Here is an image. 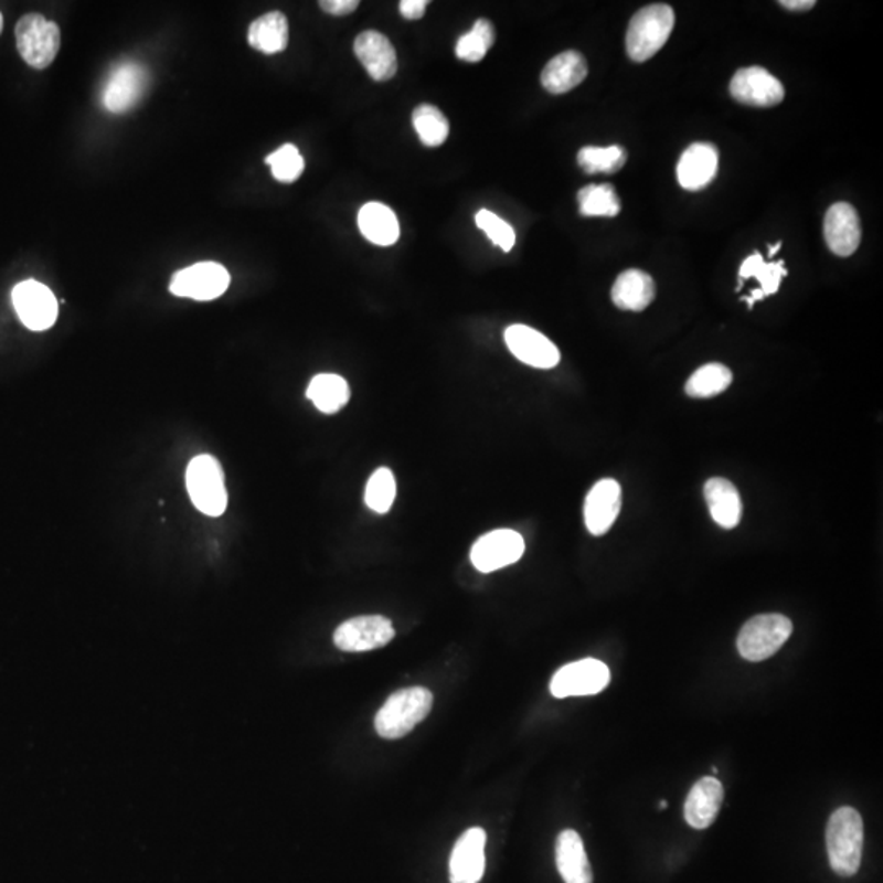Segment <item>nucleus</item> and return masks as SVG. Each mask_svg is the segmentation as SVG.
Listing matches in <instances>:
<instances>
[{"instance_id": "nucleus-10", "label": "nucleus", "mask_w": 883, "mask_h": 883, "mask_svg": "<svg viewBox=\"0 0 883 883\" xmlns=\"http://www.w3.org/2000/svg\"><path fill=\"white\" fill-rule=\"evenodd\" d=\"M395 638L392 620L382 616L351 618L334 631V645L348 653L379 650Z\"/></svg>"}, {"instance_id": "nucleus-18", "label": "nucleus", "mask_w": 883, "mask_h": 883, "mask_svg": "<svg viewBox=\"0 0 883 883\" xmlns=\"http://www.w3.org/2000/svg\"><path fill=\"white\" fill-rule=\"evenodd\" d=\"M825 240L831 253L849 257L861 244V221L854 206L849 203H834L825 216Z\"/></svg>"}, {"instance_id": "nucleus-8", "label": "nucleus", "mask_w": 883, "mask_h": 883, "mask_svg": "<svg viewBox=\"0 0 883 883\" xmlns=\"http://www.w3.org/2000/svg\"><path fill=\"white\" fill-rule=\"evenodd\" d=\"M525 552L524 536L511 529H498L485 533L475 542L470 558L481 573L498 572L514 565Z\"/></svg>"}, {"instance_id": "nucleus-42", "label": "nucleus", "mask_w": 883, "mask_h": 883, "mask_svg": "<svg viewBox=\"0 0 883 883\" xmlns=\"http://www.w3.org/2000/svg\"><path fill=\"white\" fill-rule=\"evenodd\" d=\"M2 26H3V19H2V13H0V32H2Z\"/></svg>"}, {"instance_id": "nucleus-27", "label": "nucleus", "mask_w": 883, "mask_h": 883, "mask_svg": "<svg viewBox=\"0 0 883 883\" xmlns=\"http://www.w3.org/2000/svg\"><path fill=\"white\" fill-rule=\"evenodd\" d=\"M247 42L265 54L280 53L288 44V20L281 12H268L251 23Z\"/></svg>"}, {"instance_id": "nucleus-7", "label": "nucleus", "mask_w": 883, "mask_h": 883, "mask_svg": "<svg viewBox=\"0 0 883 883\" xmlns=\"http://www.w3.org/2000/svg\"><path fill=\"white\" fill-rule=\"evenodd\" d=\"M610 671L603 661L581 660L563 666L550 682V692L556 699L596 695L609 685Z\"/></svg>"}, {"instance_id": "nucleus-29", "label": "nucleus", "mask_w": 883, "mask_h": 883, "mask_svg": "<svg viewBox=\"0 0 883 883\" xmlns=\"http://www.w3.org/2000/svg\"><path fill=\"white\" fill-rule=\"evenodd\" d=\"M579 213L583 216H607L613 219L620 213V200L610 183L587 185L577 193Z\"/></svg>"}, {"instance_id": "nucleus-41", "label": "nucleus", "mask_w": 883, "mask_h": 883, "mask_svg": "<svg viewBox=\"0 0 883 883\" xmlns=\"http://www.w3.org/2000/svg\"><path fill=\"white\" fill-rule=\"evenodd\" d=\"M666 807H668V801L661 800L660 801V808H666Z\"/></svg>"}, {"instance_id": "nucleus-15", "label": "nucleus", "mask_w": 883, "mask_h": 883, "mask_svg": "<svg viewBox=\"0 0 883 883\" xmlns=\"http://www.w3.org/2000/svg\"><path fill=\"white\" fill-rule=\"evenodd\" d=\"M357 60L376 83L393 79L397 71L395 46L383 33L369 30L362 32L353 43Z\"/></svg>"}, {"instance_id": "nucleus-22", "label": "nucleus", "mask_w": 883, "mask_h": 883, "mask_svg": "<svg viewBox=\"0 0 883 883\" xmlns=\"http://www.w3.org/2000/svg\"><path fill=\"white\" fill-rule=\"evenodd\" d=\"M657 287L647 272L628 268L618 275L613 287V301L625 311H643L653 304Z\"/></svg>"}, {"instance_id": "nucleus-16", "label": "nucleus", "mask_w": 883, "mask_h": 883, "mask_svg": "<svg viewBox=\"0 0 883 883\" xmlns=\"http://www.w3.org/2000/svg\"><path fill=\"white\" fill-rule=\"evenodd\" d=\"M621 508V488L616 480H600L593 486L584 502V522L593 535L609 532Z\"/></svg>"}, {"instance_id": "nucleus-23", "label": "nucleus", "mask_w": 883, "mask_h": 883, "mask_svg": "<svg viewBox=\"0 0 883 883\" xmlns=\"http://www.w3.org/2000/svg\"><path fill=\"white\" fill-rule=\"evenodd\" d=\"M587 76V64L577 51H565L550 60L542 71V86L550 94H566L579 86Z\"/></svg>"}, {"instance_id": "nucleus-3", "label": "nucleus", "mask_w": 883, "mask_h": 883, "mask_svg": "<svg viewBox=\"0 0 883 883\" xmlns=\"http://www.w3.org/2000/svg\"><path fill=\"white\" fill-rule=\"evenodd\" d=\"M674 29V10L653 3L635 13L627 30V54L635 63H645L664 46Z\"/></svg>"}, {"instance_id": "nucleus-21", "label": "nucleus", "mask_w": 883, "mask_h": 883, "mask_svg": "<svg viewBox=\"0 0 883 883\" xmlns=\"http://www.w3.org/2000/svg\"><path fill=\"white\" fill-rule=\"evenodd\" d=\"M704 492L713 521L722 529H735L743 514L742 498L736 486L725 478H710Z\"/></svg>"}, {"instance_id": "nucleus-11", "label": "nucleus", "mask_w": 883, "mask_h": 883, "mask_svg": "<svg viewBox=\"0 0 883 883\" xmlns=\"http://www.w3.org/2000/svg\"><path fill=\"white\" fill-rule=\"evenodd\" d=\"M149 76L145 66L135 61H125L111 71L102 91V104L111 114L131 110L148 87Z\"/></svg>"}, {"instance_id": "nucleus-34", "label": "nucleus", "mask_w": 883, "mask_h": 883, "mask_svg": "<svg viewBox=\"0 0 883 883\" xmlns=\"http://www.w3.org/2000/svg\"><path fill=\"white\" fill-rule=\"evenodd\" d=\"M396 498L395 475L390 468H379L365 488V504L376 514H386Z\"/></svg>"}, {"instance_id": "nucleus-26", "label": "nucleus", "mask_w": 883, "mask_h": 883, "mask_svg": "<svg viewBox=\"0 0 883 883\" xmlns=\"http://www.w3.org/2000/svg\"><path fill=\"white\" fill-rule=\"evenodd\" d=\"M307 396L316 409L325 414H336L351 400V386L336 373H319L309 382Z\"/></svg>"}, {"instance_id": "nucleus-14", "label": "nucleus", "mask_w": 883, "mask_h": 883, "mask_svg": "<svg viewBox=\"0 0 883 883\" xmlns=\"http://www.w3.org/2000/svg\"><path fill=\"white\" fill-rule=\"evenodd\" d=\"M504 341L515 359L533 369L549 370L560 363V351L542 332L524 325H512L506 329Z\"/></svg>"}, {"instance_id": "nucleus-30", "label": "nucleus", "mask_w": 883, "mask_h": 883, "mask_svg": "<svg viewBox=\"0 0 883 883\" xmlns=\"http://www.w3.org/2000/svg\"><path fill=\"white\" fill-rule=\"evenodd\" d=\"M414 130L427 148H439L448 138V120L439 108L423 104L413 111Z\"/></svg>"}, {"instance_id": "nucleus-6", "label": "nucleus", "mask_w": 883, "mask_h": 883, "mask_svg": "<svg viewBox=\"0 0 883 883\" xmlns=\"http://www.w3.org/2000/svg\"><path fill=\"white\" fill-rule=\"evenodd\" d=\"M15 40L20 56L35 70H46L60 53V26L39 13H29L19 20Z\"/></svg>"}, {"instance_id": "nucleus-17", "label": "nucleus", "mask_w": 883, "mask_h": 883, "mask_svg": "<svg viewBox=\"0 0 883 883\" xmlns=\"http://www.w3.org/2000/svg\"><path fill=\"white\" fill-rule=\"evenodd\" d=\"M486 833L470 828L454 845L450 855V883H478L485 874Z\"/></svg>"}, {"instance_id": "nucleus-35", "label": "nucleus", "mask_w": 883, "mask_h": 883, "mask_svg": "<svg viewBox=\"0 0 883 883\" xmlns=\"http://www.w3.org/2000/svg\"><path fill=\"white\" fill-rule=\"evenodd\" d=\"M265 162L270 166L272 175L278 182L291 183L305 171V159L301 158L297 146L284 145L277 151L272 152L265 158Z\"/></svg>"}, {"instance_id": "nucleus-24", "label": "nucleus", "mask_w": 883, "mask_h": 883, "mask_svg": "<svg viewBox=\"0 0 883 883\" xmlns=\"http://www.w3.org/2000/svg\"><path fill=\"white\" fill-rule=\"evenodd\" d=\"M556 868L565 883H593V869L583 839L573 830L563 831L556 841Z\"/></svg>"}, {"instance_id": "nucleus-13", "label": "nucleus", "mask_w": 883, "mask_h": 883, "mask_svg": "<svg viewBox=\"0 0 883 883\" xmlns=\"http://www.w3.org/2000/svg\"><path fill=\"white\" fill-rule=\"evenodd\" d=\"M730 94L740 104L751 107H776L786 97L780 81L759 66L740 70L730 84Z\"/></svg>"}, {"instance_id": "nucleus-36", "label": "nucleus", "mask_w": 883, "mask_h": 883, "mask_svg": "<svg viewBox=\"0 0 883 883\" xmlns=\"http://www.w3.org/2000/svg\"><path fill=\"white\" fill-rule=\"evenodd\" d=\"M475 220H477L478 227L485 231L486 236H488L496 246L501 247L504 253H509V251L514 247L515 233L511 224L506 223L504 220L499 219L498 215L488 212V210H480Z\"/></svg>"}, {"instance_id": "nucleus-37", "label": "nucleus", "mask_w": 883, "mask_h": 883, "mask_svg": "<svg viewBox=\"0 0 883 883\" xmlns=\"http://www.w3.org/2000/svg\"><path fill=\"white\" fill-rule=\"evenodd\" d=\"M359 6V0H322V2H319V7L325 12L336 17L351 15Z\"/></svg>"}, {"instance_id": "nucleus-40", "label": "nucleus", "mask_w": 883, "mask_h": 883, "mask_svg": "<svg viewBox=\"0 0 883 883\" xmlns=\"http://www.w3.org/2000/svg\"><path fill=\"white\" fill-rule=\"evenodd\" d=\"M780 247H783V243H777L776 246H770L769 247V256L770 257L776 256L777 251H779Z\"/></svg>"}, {"instance_id": "nucleus-38", "label": "nucleus", "mask_w": 883, "mask_h": 883, "mask_svg": "<svg viewBox=\"0 0 883 883\" xmlns=\"http://www.w3.org/2000/svg\"><path fill=\"white\" fill-rule=\"evenodd\" d=\"M427 6H429L427 0H403L400 3V12L404 19L419 20L426 13Z\"/></svg>"}, {"instance_id": "nucleus-32", "label": "nucleus", "mask_w": 883, "mask_h": 883, "mask_svg": "<svg viewBox=\"0 0 883 883\" xmlns=\"http://www.w3.org/2000/svg\"><path fill=\"white\" fill-rule=\"evenodd\" d=\"M494 26L489 20L480 19L475 22L474 29L458 39L455 54L458 60L467 63H478L483 60L489 47L494 43Z\"/></svg>"}, {"instance_id": "nucleus-1", "label": "nucleus", "mask_w": 883, "mask_h": 883, "mask_svg": "<svg viewBox=\"0 0 883 883\" xmlns=\"http://www.w3.org/2000/svg\"><path fill=\"white\" fill-rule=\"evenodd\" d=\"M827 848L830 865L841 877H852L861 869L864 849V823L858 810L838 808L827 828Z\"/></svg>"}, {"instance_id": "nucleus-12", "label": "nucleus", "mask_w": 883, "mask_h": 883, "mask_svg": "<svg viewBox=\"0 0 883 883\" xmlns=\"http://www.w3.org/2000/svg\"><path fill=\"white\" fill-rule=\"evenodd\" d=\"M13 307L23 325L32 331H46L56 322L57 301L46 285L25 280L12 291Z\"/></svg>"}, {"instance_id": "nucleus-25", "label": "nucleus", "mask_w": 883, "mask_h": 883, "mask_svg": "<svg viewBox=\"0 0 883 883\" xmlns=\"http://www.w3.org/2000/svg\"><path fill=\"white\" fill-rule=\"evenodd\" d=\"M359 230L376 246H393L400 240V223L390 206L379 202L363 205L359 212Z\"/></svg>"}, {"instance_id": "nucleus-5", "label": "nucleus", "mask_w": 883, "mask_h": 883, "mask_svg": "<svg viewBox=\"0 0 883 883\" xmlns=\"http://www.w3.org/2000/svg\"><path fill=\"white\" fill-rule=\"evenodd\" d=\"M187 489L193 504L203 514L219 518L226 511L227 492L220 461L212 455H200L187 468Z\"/></svg>"}, {"instance_id": "nucleus-2", "label": "nucleus", "mask_w": 883, "mask_h": 883, "mask_svg": "<svg viewBox=\"0 0 883 883\" xmlns=\"http://www.w3.org/2000/svg\"><path fill=\"white\" fill-rule=\"evenodd\" d=\"M433 702L429 689L409 688L395 692L376 713V733L386 740L403 738L429 715Z\"/></svg>"}, {"instance_id": "nucleus-28", "label": "nucleus", "mask_w": 883, "mask_h": 883, "mask_svg": "<svg viewBox=\"0 0 883 883\" xmlns=\"http://www.w3.org/2000/svg\"><path fill=\"white\" fill-rule=\"evenodd\" d=\"M733 373L722 363H706L692 373L685 383V393L695 400H706L726 392L732 385Z\"/></svg>"}, {"instance_id": "nucleus-31", "label": "nucleus", "mask_w": 883, "mask_h": 883, "mask_svg": "<svg viewBox=\"0 0 883 883\" xmlns=\"http://www.w3.org/2000/svg\"><path fill=\"white\" fill-rule=\"evenodd\" d=\"M627 155L620 146L596 148L587 146L577 155V164L586 174H616L624 168Z\"/></svg>"}, {"instance_id": "nucleus-39", "label": "nucleus", "mask_w": 883, "mask_h": 883, "mask_svg": "<svg viewBox=\"0 0 883 883\" xmlns=\"http://www.w3.org/2000/svg\"><path fill=\"white\" fill-rule=\"evenodd\" d=\"M784 9L792 10V12H805V10L813 9L815 0H783L779 2Z\"/></svg>"}, {"instance_id": "nucleus-33", "label": "nucleus", "mask_w": 883, "mask_h": 883, "mask_svg": "<svg viewBox=\"0 0 883 883\" xmlns=\"http://www.w3.org/2000/svg\"><path fill=\"white\" fill-rule=\"evenodd\" d=\"M784 275H787V268L784 267V260H779V263L767 264L764 263V257L760 256L759 253H754L753 256H749L748 259L742 264V268H740V278H742V280L751 277L759 280V291L763 294L764 298L777 294Z\"/></svg>"}, {"instance_id": "nucleus-9", "label": "nucleus", "mask_w": 883, "mask_h": 883, "mask_svg": "<svg viewBox=\"0 0 883 883\" xmlns=\"http://www.w3.org/2000/svg\"><path fill=\"white\" fill-rule=\"evenodd\" d=\"M230 272L221 264L200 263L182 268L172 277L169 290L175 297L192 298L196 301H212L220 298L230 287Z\"/></svg>"}, {"instance_id": "nucleus-19", "label": "nucleus", "mask_w": 883, "mask_h": 883, "mask_svg": "<svg viewBox=\"0 0 883 883\" xmlns=\"http://www.w3.org/2000/svg\"><path fill=\"white\" fill-rule=\"evenodd\" d=\"M719 171V151L715 146L709 142H695L685 149L684 155L679 159L678 182L682 189L695 190L704 189Z\"/></svg>"}, {"instance_id": "nucleus-4", "label": "nucleus", "mask_w": 883, "mask_h": 883, "mask_svg": "<svg viewBox=\"0 0 883 883\" xmlns=\"http://www.w3.org/2000/svg\"><path fill=\"white\" fill-rule=\"evenodd\" d=\"M792 630V621L786 616L764 614L743 625L736 647L745 660L764 661L784 647Z\"/></svg>"}, {"instance_id": "nucleus-20", "label": "nucleus", "mask_w": 883, "mask_h": 883, "mask_svg": "<svg viewBox=\"0 0 883 883\" xmlns=\"http://www.w3.org/2000/svg\"><path fill=\"white\" fill-rule=\"evenodd\" d=\"M723 804V786L715 777H704L694 784L684 805L685 821L695 830L712 827Z\"/></svg>"}]
</instances>
